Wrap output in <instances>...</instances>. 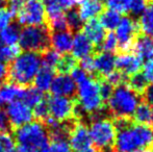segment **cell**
<instances>
[{
    "label": "cell",
    "mask_w": 153,
    "mask_h": 152,
    "mask_svg": "<svg viewBox=\"0 0 153 152\" xmlns=\"http://www.w3.org/2000/svg\"><path fill=\"white\" fill-rule=\"evenodd\" d=\"M10 129V121L8 117L6 115V112L3 108H0V132H8Z\"/></svg>",
    "instance_id": "obj_43"
},
{
    "label": "cell",
    "mask_w": 153,
    "mask_h": 152,
    "mask_svg": "<svg viewBox=\"0 0 153 152\" xmlns=\"http://www.w3.org/2000/svg\"><path fill=\"white\" fill-rule=\"evenodd\" d=\"M23 87L10 82H2L0 85V108L4 104H10V102L20 100L23 93Z\"/></svg>",
    "instance_id": "obj_22"
},
{
    "label": "cell",
    "mask_w": 153,
    "mask_h": 152,
    "mask_svg": "<svg viewBox=\"0 0 153 152\" xmlns=\"http://www.w3.org/2000/svg\"><path fill=\"white\" fill-rule=\"evenodd\" d=\"M45 152H47V151H45Z\"/></svg>",
    "instance_id": "obj_51"
},
{
    "label": "cell",
    "mask_w": 153,
    "mask_h": 152,
    "mask_svg": "<svg viewBox=\"0 0 153 152\" xmlns=\"http://www.w3.org/2000/svg\"><path fill=\"white\" fill-rule=\"evenodd\" d=\"M116 70L122 73L126 78L141 71L143 67V61L133 52L118 53L115 62Z\"/></svg>",
    "instance_id": "obj_13"
},
{
    "label": "cell",
    "mask_w": 153,
    "mask_h": 152,
    "mask_svg": "<svg viewBox=\"0 0 153 152\" xmlns=\"http://www.w3.org/2000/svg\"><path fill=\"white\" fill-rule=\"evenodd\" d=\"M141 97H142V101L147 103L150 108H153V82L146 87V90L142 94Z\"/></svg>",
    "instance_id": "obj_45"
},
{
    "label": "cell",
    "mask_w": 153,
    "mask_h": 152,
    "mask_svg": "<svg viewBox=\"0 0 153 152\" xmlns=\"http://www.w3.org/2000/svg\"><path fill=\"white\" fill-rule=\"evenodd\" d=\"M69 146L73 152H85L94 148L89 132V127L85 123L77 121L69 134Z\"/></svg>",
    "instance_id": "obj_11"
},
{
    "label": "cell",
    "mask_w": 153,
    "mask_h": 152,
    "mask_svg": "<svg viewBox=\"0 0 153 152\" xmlns=\"http://www.w3.org/2000/svg\"><path fill=\"white\" fill-rule=\"evenodd\" d=\"M106 5L99 0H81L79 2L78 14L82 21H88L90 19L96 18L104 10Z\"/></svg>",
    "instance_id": "obj_21"
},
{
    "label": "cell",
    "mask_w": 153,
    "mask_h": 152,
    "mask_svg": "<svg viewBox=\"0 0 153 152\" xmlns=\"http://www.w3.org/2000/svg\"><path fill=\"white\" fill-rule=\"evenodd\" d=\"M95 68V76L93 77L96 80L100 81L104 79L107 75L115 71L116 57L111 52L107 51H99L93 55Z\"/></svg>",
    "instance_id": "obj_14"
},
{
    "label": "cell",
    "mask_w": 153,
    "mask_h": 152,
    "mask_svg": "<svg viewBox=\"0 0 153 152\" xmlns=\"http://www.w3.org/2000/svg\"><path fill=\"white\" fill-rule=\"evenodd\" d=\"M76 67H78V59H75L70 53H64L59 55L54 67V72L59 74L69 75Z\"/></svg>",
    "instance_id": "obj_25"
},
{
    "label": "cell",
    "mask_w": 153,
    "mask_h": 152,
    "mask_svg": "<svg viewBox=\"0 0 153 152\" xmlns=\"http://www.w3.org/2000/svg\"><path fill=\"white\" fill-rule=\"evenodd\" d=\"M4 5H6V0H0V8L4 7Z\"/></svg>",
    "instance_id": "obj_48"
},
{
    "label": "cell",
    "mask_w": 153,
    "mask_h": 152,
    "mask_svg": "<svg viewBox=\"0 0 153 152\" xmlns=\"http://www.w3.org/2000/svg\"><path fill=\"white\" fill-rule=\"evenodd\" d=\"M137 152H153V147L151 148H145V149H142V150H139Z\"/></svg>",
    "instance_id": "obj_47"
},
{
    "label": "cell",
    "mask_w": 153,
    "mask_h": 152,
    "mask_svg": "<svg viewBox=\"0 0 153 152\" xmlns=\"http://www.w3.org/2000/svg\"><path fill=\"white\" fill-rule=\"evenodd\" d=\"M21 28L20 25L13 23V24H8L3 30L0 31V39L2 42L7 46H12V45H17L20 37Z\"/></svg>",
    "instance_id": "obj_27"
},
{
    "label": "cell",
    "mask_w": 153,
    "mask_h": 152,
    "mask_svg": "<svg viewBox=\"0 0 153 152\" xmlns=\"http://www.w3.org/2000/svg\"><path fill=\"white\" fill-rule=\"evenodd\" d=\"M16 17L18 23L23 26L47 25L46 12L41 0H25Z\"/></svg>",
    "instance_id": "obj_9"
},
{
    "label": "cell",
    "mask_w": 153,
    "mask_h": 152,
    "mask_svg": "<svg viewBox=\"0 0 153 152\" xmlns=\"http://www.w3.org/2000/svg\"><path fill=\"white\" fill-rule=\"evenodd\" d=\"M65 19H66L69 31H71L73 33H78V31L81 30L83 23L78 14V10L76 8H70V10H67V13L65 14Z\"/></svg>",
    "instance_id": "obj_29"
},
{
    "label": "cell",
    "mask_w": 153,
    "mask_h": 152,
    "mask_svg": "<svg viewBox=\"0 0 153 152\" xmlns=\"http://www.w3.org/2000/svg\"><path fill=\"white\" fill-rule=\"evenodd\" d=\"M131 2H132V0H108L106 7L111 8L113 10H116L119 14L128 15Z\"/></svg>",
    "instance_id": "obj_34"
},
{
    "label": "cell",
    "mask_w": 153,
    "mask_h": 152,
    "mask_svg": "<svg viewBox=\"0 0 153 152\" xmlns=\"http://www.w3.org/2000/svg\"><path fill=\"white\" fill-rule=\"evenodd\" d=\"M81 31L85 33V37L89 39V41L93 44L96 53L99 52L101 49L102 42L105 38V29L103 28L99 20H97L96 18L88 20L85 24H83Z\"/></svg>",
    "instance_id": "obj_15"
},
{
    "label": "cell",
    "mask_w": 153,
    "mask_h": 152,
    "mask_svg": "<svg viewBox=\"0 0 153 152\" xmlns=\"http://www.w3.org/2000/svg\"><path fill=\"white\" fill-rule=\"evenodd\" d=\"M142 69H143L142 74L145 77L147 82L152 83L153 82V59H149V61H146V63L143 65Z\"/></svg>",
    "instance_id": "obj_40"
},
{
    "label": "cell",
    "mask_w": 153,
    "mask_h": 152,
    "mask_svg": "<svg viewBox=\"0 0 153 152\" xmlns=\"http://www.w3.org/2000/svg\"><path fill=\"white\" fill-rule=\"evenodd\" d=\"M76 102L75 97L64 96H49L47 97L49 117L55 122H65L74 118V108Z\"/></svg>",
    "instance_id": "obj_10"
},
{
    "label": "cell",
    "mask_w": 153,
    "mask_h": 152,
    "mask_svg": "<svg viewBox=\"0 0 153 152\" xmlns=\"http://www.w3.org/2000/svg\"><path fill=\"white\" fill-rule=\"evenodd\" d=\"M137 23L142 33L153 38V0H145V8Z\"/></svg>",
    "instance_id": "obj_23"
},
{
    "label": "cell",
    "mask_w": 153,
    "mask_h": 152,
    "mask_svg": "<svg viewBox=\"0 0 153 152\" xmlns=\"http://www.w3.org/2000/svg\"><path fill=\"white\" fill-rule=\"evenodd\" d=\"M118 49V40L116 37V33L114 31H109L107 35H105V38L101 45L100 51H107V52H117Z\"/></svg>",
    "instance_id": "obj_36"
},
{
    "label": "cell",
    "mask_w": 153,
    "mask_h": 152,
    "mask_svg": "<svg viewBox=\"0 0 153 152\" xmlns=\"http://www.w3.org/2000/svg\"><path fill=\"white\" fill-rule=\"evenodd\" d=\"M145 8V0H132L129 10V14L132 16H139Z\"/></svg>",
    "instance_id": "obj_42"
},
{
    "label": "cell",
    "mask_w": 153,
    "mask_h": 152,
    "mask_svg": "<svg viewBox=\"0 0 153 152\" xmlns=\"http://www.w3.org/2000/svg\"><path fill=\"white\" fill-rule=\"evenodd\" d=\"M54 70L48 66L42 65L34 77V85L41 92L48 91L50 89V85L52 83V80L54 78Z\"/></svg>",
    "instance_id": "obj_24"
},
{
    "label": "cell",
    "mask_w": 153,
    "mask_h": 152,
    "mask_svg": "<svg viewBox=\"0 0 153 152\" xmlns=\"http://www.w3.org/2000/svg\"><path fill=\"white\" fill-rule=\"evenodd\" d=\"M51 46L53 50L59 53H69L72 49L73 44V33L69 30L51 31L50 37Z\"/></svg>",
    "instance_id": "obj_19"
},
{
    "label": "cell",
    "mask_w": 153,
    "mask_h": 152,
    "mask_svg": "<svg viewBox=\"0 0 153 152\" xmlns=\"http://www.w3.org/2000/svg\"><path fill=\"white\" fill-rule=\"evenodd\" d=\"M100 20L99 22L103 26V28L107 29L108 31H113L114 29L117 28L119 25L120 21H121V14H119L116 10H113L111 8L105 7L104 10L101 13L100 15Z\"/></svg>",
    "instance_id": "obj_26"
},
{
    "label": "cell",
    "mask_w": 153,
    "mask_h": 152,
    "mask_svg": "<svg viewBox=\"0 0 153 152\" xmlns=\"http://www.w3.org/2000/svg\"><path fill=\"white\" fill-rule=\"evenodd\" d=\"M42 66V55L24 51L17 55L7 66L6 82L26 87L33 83L34 77Z\"/></svg>",
    "instance_id": "obj_3"
},
{
    "label": "cell",
    "mask_w": 153,
    "mask_h": 152,
    "mask_svg": "<svg viewBox=\"0 0 153 152\" xmlns=\"http://www.w3.org/2000/svg\"><path fill=\"white\" fill-rule=\"evenodd\" d=\"M71 74H72V76L71 77H72L73 80L75 81V83H80L81 81H83L85 79H87L88 77L90 76L89 74L85 71V70H82L79 67L75 68V69L71 72Z\"/></svg>",
    "instance_id": "obj_44"
},
{
    "label": "cell",
    "mask_w": 153,
    "mask_h": 152,
    "mask_svg": "<svg viewBox=\"0 0 153 152\" xmlns=\"http://www.w3.org/2000/svg\"><path fill=\"white\" fill-rule=\"evenodd\" d=\"M6 76H7V66L0 62V82H5Z\"/></svg>",
    "instance_id": "obj_46"
},
{
    "label": "cell",
    "mask_w": 153,
    "mask_h": 152,
    "mask_svg": "<svg viewBox=\"0 0 153 152\" xmlns=\"http://www.w3.org/2000/svg\"><path fill=\"white\" fill-rule=\"evenodd\" d=\"M141 33L137 20L126 15L121 18L119 25L117 26L116 37L118 40L117 53L132 52L133 45L137 36Z\"/></svg>",
    "instance_id": "obj_8"
},
{
    "label": "cell",
    "mask_w": 153,
    "mask_h": 152,
    "mask_svg": "<svg viewBox=\"0 0 153 152\" xmlns=\"http://www.w3.org/2000/svg\"><path fill=\"white\" fill-rule=\"evenodd\" d=\"M116 140L113 152H137L153 147V127L140 124L133 118H114Z\"/></svg>",
    "instance_id": "obj_1"
},
{
    "label": "cell",
    "mask_w": 153,
    "mask_h": 152,
    "mask_svg": "<svg viewBox=\"0 0 153 152\" xmlns=\"http://www.w3.org/2000/svg\"><path fill=\"white\" fill-rule=\"evenodd\" d=\"M151 115L152 110L147 103L141 101L140 104L137 106L133 114V120L140 124H146V125H151Z\"/></svg>",
    "instance_id": "obj_30"
},
{
    "label": "cell",
    "mask_w": 153,
    "mask_h": 152,
    "mask_svg": "<svg viewBox=\"0 0 153 152\" xmlns=\"http://www.w3.org/2000/svg\"><path fill=\"white\" fill-rule=\"evenodd\" d=\"M142 101L141 95L128 87L126 82L114 87L107 100V108L114 118H132L137 106Z\"/></svg>",
    "instance_id": "obj_4"
},
{
    "label": "cell",
    "mask_w": 153,
    "mask_h": 152,
    "mask_svg": "<svg viewBox=\"0 0 153 152\" xmlns=\"http://www.w3.org/2000/svg\"><path fill=\"white\" fill-rule=\"evenodd\" d=\"M126 83L130 89H132L137 94L142 96L146 87H148V82L145 79V77L142 74V72H137V73L133 74V75L129 76L126 79Z\"/></svg>",
    "instance_id": "obj_31"
},
{
    "label": "cell",
    "mask_w": 153,
    "mask_h": 152,
    "mask_svg": "<svg viewBox=\"0 0 153 152\" xmlns=\"http://www.w3.org/2000/svg\"><path fill=\"white\" fill-rule=\"evenodd\" d=\"M90 136L93 146L98 151H109L113 149L116 140V127L113 118H103L91 122Z\"/></svg>",
    "instance_id": "obj_7"
},
{
    "label": "cell",
    "mask_w": 153,
    "mask_h": 152,
    "mask_svg": "<svg viewBox=\"0 0 153 152\" xmlns=\"http://www.w3.org/2000/svg\"><path fill=\"white\" fill-rule=\"evenodd\" d=\"M47 152H71L68 140H50Z\"/></svg>",
    "instance_id": "obj_37"
},
{
    "label": "cell",
    "mask_w": 153,
    "mask_h": 152,
    "mask_svg": "<svg viewBox=\"0 0 153 152\" xmlns=\"http://www.w3.org/2000/svg\"><path fill=\"white\" fill-rule=\"evenodd\" d=\"M6 115L8 117L12 131L16 128L24 125V124L31 122V120L33 119V114H32L31 108L27 106L25 103H23L21 100H16V101L10 102L7 105Z\"/></svg>",
    "instance_id": "obj_12"
},
{
    "label": "cell",
    "mask_w": 153,
    "mask_h": 152,
    "mask_svg": "<svg viewBox=\"0 0 153 152\" xmlns=\"http://www.w3.org/2000/svg\"><path fill=\"white\" fill-rule=\"evenodd\" d=\"M21 52V49L19 45H12L7 46L0 39V62L1 63H8L12 62L17 55Z\"/></svg>",
    "instance_id": "obj_32"
},
{
    "label": "cell",
    "mask_w": 153,
    "mask_h": 152,
    "mask_svg": "<svg viewBox=\"0 0 153 152\" xmlns=\"http://www.w3.org/2000/svg\"><path fill=\"white\" fill-rule=\"evenodd\" d=\"M13 16L10 12L7 10V8H0V31L3 30L6 26L10 23Z\"/></svg>",
    "instance_id": "obj_41"
},
{
    "label": "cell",
    "mask_w": 153,
    "mask_h": 152,
    "mask_svg": "<svg viewBox=\"0 0 153 152\" xmlns=\"http://www.w3.org/2000/svg\"><path fill=\"white\" fill-rule=\"evenodd\" d=\"M80 1L81 0H44L43 4L46 12L47 20L64 15L66 10L73 8L75 4Z\"/></svg>",
    "instance_id": "obj_18"
},
{
    "label": "cell",
    "mask_w": 153,
    "mask_h": 152,
    "mask_svg": "<svg viewBox=\"0 0 153 152\" xmlns=\"http://www.w3.org/2000/svg\"><path fill=\"white\" fill-rule=\"evenodd\" d=\"M132 52L141 57L142 61L153 59V38L141 33L135 40Z\"/></svg>",
    "instance_id": "obj_20"
},
{
    "label": "cell",
    "mask_w": 153,
    "mask_h": 152,
    "mask_svg": "<svg viewBox=\"0 0 153 152\" xmlns=\"http://www.w3.org/2000/svg\"><path fill=\"white\" fill-rule=\"evenodd\" d=\"M113 90L114 87L105 79H101L99 81V93H100V97L104 104L107 103V100H108L109 96L111 95Z\"/></svg>",
    "instance_id": "obj_38"
},
{
    "label": "cell",
    "mask_w": 153,
    "mask_h": 152,
    "mask_svg": "<svg viewBox=\"0 0 153 152\" xmlns=\"http://www.w3.org/2000/svg\"><path fill=\"white\" fill-rule=\"evenodd\" d=\"M80 108L85 114L87 120L94 113L104 108L99 93V81L89 76L87 79L78 83V96H76Z\"/></svg>",
    "instance_id": "obj_6"
},
{
    "label": "cell",
    "mask_w": 153,
    "mask_h": 152,
    "mask_svg": "<svg viewBox=\"0 0 153 152\" xmlns=\"http://www.w3.org/2000/svg\"><path fill=\"white\" fill-rule=\"evenodd\" d=\"M25 0H6V6L7 10L12 14L13 17H16L17 14L20 12L21 7L24 4Z\"/></svg>",
    "instance_id": "obj_39"
},
{
    "label": "cell",
    "mask_w": 153,
    "mask_h": 152,
    "mask_svg": "<svg viewBox=\"0 0 153 152\" xmlns=\"http://www.w3.org/2000/svg\"><path fill=\"white\" fill-rule=\"evenodd\" d=\"M71 50H72V55L77 59H82L87 56H90V55H94L96 53L93 44L81 30L75 33V37L73 38V44Z\"/></svg>",
    "instance_id": "obj_17"
},
{
    "label": "cell",
    "mask_w": 153,
    "mask_h": 152,
    "mask_svg": "<svg viewBox=\"0 0 153 152\" xmlns=\"http://www.w3.org/2000/svg\"><path fill=\"white\" fill-rule=\"evenodd\" d=\"M13 131L17 152H45L48 149L50 143L48 128L38 120Z\"/></svg>",
    "instance_id": "obj_2"
},
{
    "label": "cell",
    "mask_w": 153,
    "mask_h": 152,
    "mask_svg": "<svg viewBox=\"0 0 153 152\" xmlns=\"http://www.w3.org/2000/svg\"><path fill=\"white\" fill-rule=\"evenodd\" d=\"M51 31L47 25L26 26L21 30L19 47L21 50L44 54L51 47Z\"/></svg>",
    "instance_id": "obj_5"
},
{
    "label": "cell",
    "mask_w": 153,
    "mask_h": 152,
    "mask_svg": "<svg viewBox=\"0 0 153 152\" xmlns=\"http://www.w3.org/2000/svg\"><path fill=\"white\" fill-rule=\"evenodd\" d=\"M33 117L38 121L42 122L43 124H46L50 120L48 112V105H47V98L43 97V99L33 108Z\"/></svg>",
    "instance_id": "obj_33"
},
{
    "label": "cell",
    "mask_w": 153,
    "mask_h": 152,
    "mask_svg": "<svg viewBox=\"0 0 153 152\" xmlns=\"http://www.w3.org/2000/svg\"><path fill=\"white\" fill-rule=\"evenodd\" d=\"M0 152H16V144L10 132H0Z\"/></svg>",
    "instance_id": "obj_35"
},
{
    "label": "cell",
    "mask_w": 153,
    "mask_h": 152,
    "mask_svg": "<svg viewBox=\"0 0 153 152\" xmlns=\"http://www.w3.org/2000/svg\"><path fill=\"white\" fill-rule=\"evenodd\" d=\"M151 126L153 127V110H152V115H151Z\"/></svg>",
    "instance_id": "obj_49"
},
{
    "label": "cell",
    "mask_w": 153,
    "mask_h": 152,
    "mask_svg": "<svg viewBox=\"0 0 153 152\" xmlns=\"http://www.w3.org/2000/svg\"><path fill=\"white\" fill-rule=\"evenodd\" d=\"M99 1H104V0H99Z\"/></svg>",
    "instance_id": "obj_50"
},
{
    "label": "cell",
    "mask_w": 153,
    "mask_h": 152,
    "mask_svg": "<svg viewBox=\"0 0 153 152\" xmlns=\"http://www.w3.org/2000/svg\"><path fill=\"white\" fill-rule=\"evenodd\" d=\"M54 96L64 97H75L76 96V83L73 78L69 75L59 74L54 77L49 89Z\"/></svg>",
    "instance_id": "obj_16"
},
{
    "label": "cell",
    "mask_w": 153,
    "mask_h": 152,
    "mask_svg": "<svg viewBox=\"0 0 153 152\" xmlns=\"http://www.w3.org/2000/svg\"><path fill=\"white\" fill-rule=\"evenodd\" d=\"M43 94L41 91H39L36 87H26L23 89V93L21 96V101L25 103L29 108H34L41 100L43 99Z\"/></svg>",
    "instance_id": "obj_28"
}]
</instances>
